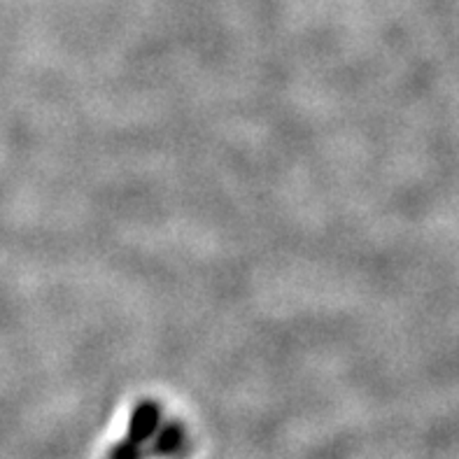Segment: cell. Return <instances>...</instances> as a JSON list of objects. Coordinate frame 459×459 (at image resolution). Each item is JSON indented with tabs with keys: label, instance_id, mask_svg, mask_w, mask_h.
<instances>
[{
	"label": "cell",
	"instance_id": "6da1fadb",
	"mask_svg": "<svg viewBox=\"0 0 459 459\" xmlns=\"http://www.w3.org/2000/svg\"><path fill=\"white\" fill-rule=\"evenodd\" d=\"M159 427H161V408L154 402H143L131 415L126 441L135 443V446H145L157 434Z\"/></svg>",
	"mask_w": 459,
	"mask_h": 459
},
{
	"label": "cell",
	"instance_id": "3957f363",
	"mask_svg": "<svg viewBox=\"0 0 459 459\" xmlns=\"http://www.w3.org/2000/svg\"><path fill=\"white\" fill-rule=\"evenodd\" d=\"M147 453L143 450V446H135L131 441L117 443L115 448L108 453V459H145Z\"/></svg>",
	"mask_w": 459,
	"mask_h": 459
},
{
	"label": "cell",
	"instance_id": "7a4b0ae2",
	"mask_svg": "<svg viewBox=\"0 0 459 459\" xmlns=\"http://www.w3.org/2000/svg\"><path fill=\"white\" fill-rule=\"evenodd\" d=\"M152 450H147V457H173L185 448V429L180 422H169L159 427L157 434L152 437Z\"/></svg>",
	"mask_w": 459,
	"mask_h": 459
}]
</instances>
